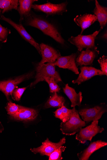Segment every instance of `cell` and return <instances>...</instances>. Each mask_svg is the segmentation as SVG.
I'll use <instances>...</instances> for the list:
<instances>
[{
	"mask_svg": "<svg viewBox=\"0 0 107 160\" xmlns=\"http://www.w3.org/2000/svg\"><path fill=\"white\" fill-rule=\"evenodd\" d=\"M27 18L26 24L38 28L61 44L64 45L65 40L56 28L47 20L31 13Z\"/></svg>",
	"mask_w": 107,
	"mask_h": 160,
	"instance_id": "obj_1",
	"label": "cell"
},
{
	"mask_svg": "<svg viewBox=\"0 0 107 160\" xmlns=\"http://www.w3.org/2000/svg\"><path fill=\"white\" fill-rule=\"evenodd\" d=\"M86 124L85 122L81 119L78 111L75 108L69 120L66 122L61 123L60 130L63 135H73L85 127Z\"/></svg>",
	"mask_w": 107,
	"mask_h": 160,
	"instance_id": "obj_2",
	"label": "cell"
},
{
	"mask_svg": "<svg viewBox=\"0 0 107 160\" xmlns=\"http://www.w3.org/2000/svg\"><path fill=\"white\" fill-rule=\"evenodd\" d=\"M36 71L35 80L30 84V87L35 86L39 82L44 81L45 78H53L57 83L62 81L59 73L56 70L55 66L50 63L38 65L36 67Z\"/></svg>",
	"mask_w": 107,
	"mask_h": 160,
	"instance_id": "obj_3",
	"label": "cell"
},
{
	"mask_svg": "<svg viewBox=\"0 0 107 160\" xmlns=\"http://www.w3.org/2000/svg\"><path fill=\"white\" fill-rule=\"evenodd\" d=\"M99 31H97L88 35L80 34L76 37L71 36L68 41L77 47L80 52L84 48L97 50L98 48L95 45V40Z\"/></svg>",
	"mask_w": 107,
	"mask_h": 160,
	"instance_id": "obj_4",
	"label": "cell"
},
{
	"mask_svg": "<svg viewBox=\"0 0 107 160\" xmlns=\"http://www.w3.org/2000/svg\"><path fill=\"white\" fill-rule=\"evenodd\" d=\"M99 121H94L84 128H82L76 134V139L82 144L87 141H91L93 138L99 133H102L104 128L98 125Z\"/></svg>",
	"mask_w": 107,
	"mask_h": 160,
	"instance_id": "obj_5",
	"label": "cell"
},
{
	"mask_svg": "<svg viewBox=\"0 0 107 160\" xmlns=\"http://www.w3.org/2000/svg\"><path fill=\"white\" fill-rule=\"evenodd\" d=\"M33 72L20 76L14 79L7 81H0V91L5 95L9 102L11 96L13 99L12 93L13 91L17 87V85L20 83L31 78L33 75Z\"/></svg>",
	"mask_w": 107,
	"mask_h": 160,
	"instance_id": "obj_6",
	"label": "cell"
},
{
	"mask_svg": "<svg viewBox=\"0 0 107 160\" xmlns=\"http://www.w3.org/2000/svg\"><path fill=\"white\" fill-rule=\"evenodd\" d=\"M67 2L53 4L50 2L41 5L33 4L32 8L36 11L41 12L48 16L62 14L67 11Z\"/></svg>",
	"mask_w": 107,
	"mask_h": 160,
	"instance_id": "obj_7",
	"label": "cell"
},
{
	"mask_svg": "<svg viewBox=\"0 0 107 160\" xmlns=\"http://www.w3.org/2000/svg\"><path fill=\"white\" fill-rule=\"evenodd\" d=\"M66 142V139L65 137L61 139L57 143L53 142L47 138L42 142L41 146L37 148L30 149V150L35 154L39 153L41 156H49L52 152L62 146Z\"/></svg>",
	"mask_w": 107,
	"mask_h": 160,
	"instance_id": "obj_8",
	"label": "cell"
},
{
	"mask_svg": "<svg viewBox=\"0 0 107 160\" xmlns=\"http://www.w3.org/2000/svg\"><path fill=\"white\" fill-rule=\"evenodd\" d=\"M106 112V110L103 106H97L93 108L82 109L80 110L79 113L83 121L88 123L98 121Z\"/></svg>",
	"mask_w": 107,
	"mask_h": 160,
	"instance_id": "obj_9",
	"label": "cell"
},
{
	"mask_svg": "<svg viewBox=\"0 0 107 160\" xmlns=\"http://www.w3.org/2000/svg\"><path fill=\"white\" fill-rule=\"evenodd\" d=\"M76 54L73 53L66 56H60L54 63H50L52 65L56 66L60 68L68 69L74 72L76 74H78L79 72L76 63Z\"/></svg>",
	"mask_w": 107,
	"mask_h": 160,
	"instance_id": "obj_10",
	"label": "cell"
},
{
	"mask_svg": "<svg viewBox=\"0 0 107 160\" xmlns=\"http://www.w3.org/2000/svg\"><path fill=\"white\" fill-rule=\"evenodd\" d=\"M1 18L2 20L7 22L16 29L23 38L35 47L39 53L41 55L40 45L27 32L21 24H18L15 23L11 19L6 18L3 15L1 16Z\"/></svg>",
	"mask_w": 107,
	"mask_h": 160,
	"instance_id": "obj_11",
	"label": "cell"
},
{
	"mask_svg": "<svg viewBox=\"0 0 107 160\" xmlns=\"http://www.w3.org/2000/svg\"><path fill=\"white\" fill-rule=\"evenodd\" d=\"M42 59L38 65L45 63H54L61 56L60 53L48 45L42 43L40 45Z\"/></svg>",
	"mask_w": 107,
	"mask_h": 160,
	"instance_id": "obj_12",
	"label": "cell"
},
{
	"mask_svg": "<svg viewBox=\"0 0 107 160\" xmlns=\"http://www.w3.org/2000/svg\"><path fill=\"white\" fill-rule=\"evenodd\" d=\"M99 54L97 50L87 49L82 51L76 60L77 66L93 65V62Z\"/></svg>",
	"mask_w": 107,
	"mask_h": 160,
	"instance_id": "obj_13",
	"label": "cell"
},
{
	"mask_svg": "<svg viewBox=\"0 0 107 160\" xmlns=\"http://www.w3.org/2000/svg\"><path fill=\"white\" fill-rule=\"evenodd\" d=\"M38 113V111L34 109L20 106L19 111L11 117L12 119L17 121H31L36 118Z\"/></svg>",
	"mask_w": 107,
	"mask_h": 160,
	"instance_id": "obj_14",
	"label": "cell"
},
{
	"mask_svg": "<svg viewBox=\"0 0 107 160\" xmlns=\"http://www.w3.org/2000/svg\"><path fill=\"white\" fill-rule=\"evenodd\" d=\"M81 72L77 79L72 81L73 83L78 85L96 76L104 75L102 71L94 67L84 66L80 68Z\"/></svg>",
	"mask_w": 107,
	"mask_h": 160,
	"instance_id": "obj_15",
	"label": "cell"
},
{
	"mask_svg": "<svg viewBox=\"0 0 107 160\" xmlns=\"http://www.w3.org/2000/svg\"><path fill=\"white\" fill-rule=\"evenodd\" d=\"M107 145L106 142L101 140H98L91 142L87 148L78 153V156L80 160H88L91 155L94 152L106 146Z\"/></svg>",
	"mask_w": 107,
	"mask_h": 160,
	"instance_id": "obj_16",
	"label": "cell"
},
{
	"mask_svg": "<svg viewBox=\"0 0 107 160\" xmlns=\"http://www.w3.org/2000/svg\"><path fill=\"white\" fill-rule=\"evenodd\" d=\"M97 19L94 14L86 13L83 15L76 16L74 19L75 22L82 28L81 34L87 28L93 24Z\"/></svg>",
	"mask_w": 107,
	"mask_h": 160,
	"instance_id": "obj_17",
	"label": "cell"
},
{
	"mask_svg": "<svg viewBox=\"0 0 107 160\" xmlns=\"http://www.w3.org/2000/svg\"><path fill=\"white\" fill-rule=\"evenodd\" d=\"M63 90L64 92L71 102V107L74 108L76 106H80L83 100L82 93L80 92L77 93L73 88L69 86L68 84L66 85Z\"/></svg>",
	"mask_w": 107,
	"mask_h": 160,
	"instance_id": "obj_18",
	"label": "cell"
},
{
	"mask_svg": "<svg viewBox=\"0 0 107 160\" xmlns=\"http://www.w3.org/2000/svg\"><path fill=\"white\" fill-rule=\"evenodd\" d=\"M95 6L94 13L99 23L101 29H103L107 23V8L100 5L97 0Z\"/></svg>",
	"mask_w": 107,
	"mask_h": 160,
	"instance_id": "obj_19",
	"label": "cell"
},
{
	"mask_svg": "<svg viewBox=\"0 0 107 160\" xmlns=\"http://www.w3.org/2000/svg\"><path fill=\"white\" fill-rule=\"evenodd\" d=\"M36 0H20L19 1V7L18 11L20 16V21H22L24 18H27L30 14L33 4Z\"/></svg>",
	"mask_w": 107,
	"mask_h": 160,
	"instance_id": "obj_20",
	"label": "cell"
},
{
	"mask_svg": "<svg viewBox=\"0 0 107 160\" xmlns=\"http://www.w3.org/2000/svg\"><path fill=\"white\" fill-rule=\"evenodd\" d=\"M65 102L64 98L58 95L57 92H55L48 100L44 106V108H60L64 105Z\"/></svg>",
	"mask_w": 107,
	"mask_h": 160,
	"instance_id": "obj_21",
	"label": "cell"
},
{
	"mask_svg": "<svg viewBox=\"0 0 107 160\" xmlns=\"http://www.w3.org/2000/svg\"><path fill=\"white\" fill-rule=\"evenodd\" d=\"M75 107L72 109H69L64 105L59 108L54 112L55 117L58 118L62 122H65L68 121Z\"/></svg>",
	"mask_w": 107,
	"mask_h": 160,
	"instance_id": "obj_22",
	"label": "cell"
},
{
	"mask_svg": "<svg viewBox=\"0 0 107 160\" xmlns=\"http://www.w3.org/2000/svg\"><path fill=\"white\" fill-rule=\"evenodd\" d=\"M19 5L18 0H0V9H3V13L12 9L17 10Z\"/></svg>",
	"mask_w": 107,
	"mask_h": 160,
	"instance_id": "obj_23",
	"label": "cell"
},
{
	"mask_svg": "<svg viewBox=\"0 0 107 160\" xmlns=\"http://www.w3.org/2000/svg\"><path fill=\"white\" fill-rule=\"evenodd\" d=\"M66 147L62 146L55 150L49 156V160H62L63 159L62 153L65 152Z\"/></svg>",
	"mask_w": 107,
	"mask_h": 160,
	"instance_id": "obj_24",
	"label": "cell"
},
{
	"mask_svg": "<svg viewBox=\"0 0 107 160\" xmlns=\"http://www.w3.org/2000/svg\"><path fill=\"white\" fill-rule=\"evenodd\" d=\"M44 81L46 82L49 85L50 92L51 93L58 92L60 88L57 83L54 79L49 77L45 78Z\"/></svg>",
	"mask_w": 107,
	"mask_h": 160,
	"instance_id": "obj_25",
	"label": "cell"
},
{
	"mask_svg": "<svg viewBox=\"0 0 107 160\" xmlns=\"http://www.w3.org/2000/svg\"><path fill=\"white\" fill-rule=\"evenodd\" d=\"M20 106L16 104L9 102L7 104L5 108L8 112V113L11 116L16 114L19 110Z\"/></svg>",
	"mask_w": 107,
	"mask_h": 160,
	"instance_id": "obj_26",
	"label": "cell"
},
{
	"mask_svg": "<svg viewBox=\"0 0 107 160\" xmlns=\"http://www.w3.org/2000/svg\"><path fill=\"white\" fill-rule=\"evenodd\" d=\"M10 33V30L3 26L0 23V41L3 42H6L8 37Z\"/></svg>",
	"mask_w": 107,
	"mask_h": 160,
	"instance_id": "obj_27",
	"label": "cell"
},
{
	"mask_svg": "<svg viewBox=\"0 0 107 160\" xmlns=\"http://www.w3.org/2000/svg\"><path fill=\"white\" fill-rule=\"evenodd\" d=\"M98 62L101 68V71L104 75H107V57L104 55L103 56L98 59Z\"/></svg>",
	"mask_w": 107,
	"mask_h": 160,
	"instance_id": "obj_28",
	"label": "cell"
},
{
	"mask_svg": "<svg viewBox=\"0 0 107 160\" xmlns=\"http://www.w3.org/2000/svg\"><path fill=\"white\" fill-rule=\"evenodd\" d=\"M26 88L27 87H24V88L15 89L12 93L13 99L18 101L20 100Z\"/></svg>",
	"mask_w": 107,
	"mask_h": 160,
	"instance_id": "obj_29",
	"label": "cell"
},
{
	"mask_svg": "<svg viewBox=\"0 0 107 160\" xmlns=\"http://www.w3.org/2000/svg\"><path fill=\"white\" fill-rule=\"evenodd\" d=\"M4 130V128L2 123L1 122H0V133H2Z\"/></svg>",
	"mask_w": 107,
	"mask_h": 160,
	"instance_id": "obj_30",
	"label": "cell"
},
{
	"mask_svg": "<svg viewBox=\"0 0 107 160\" xmlns=\"http://www.w3.org/2000/svg\"><path fill=\"white\" fill-rule=\"evenodd\" d=\"M105 35H107V32L106 33V34H104V36H102V37L104 38H105L106 39H107V37L105 36Z\"/></svg>",
	"mask_w": 107,
	"mask_h": 160,
	"instance_id": "obj_31",
	"label": "cell"
},
{
	"mask_svg": "<svg viewBox=\"0 0 107 160\" xmlns=\"http://www.w3.org/2000/svg\"><path fill=\"white\" fill-rule=\"evenodd\" d=\"M1 10H0V14H1Z\"/></svg>",
	"mask_w": 107,
	"mask_h": 160,
	"instance_id": "obj_32",
	"label": "cell"
}]
</instances>
